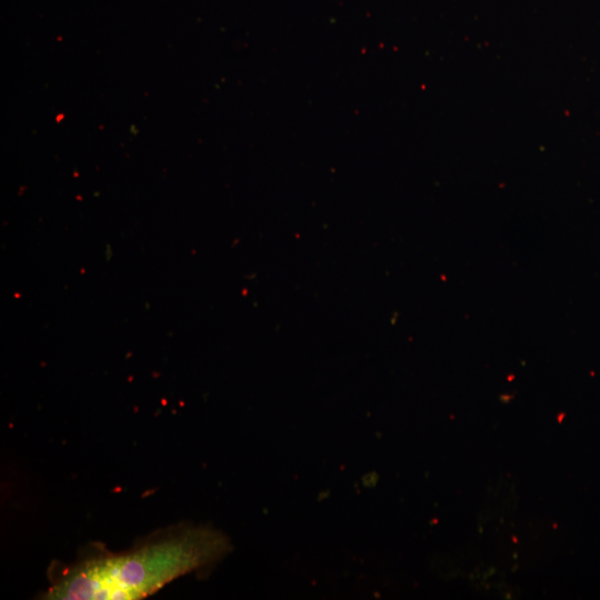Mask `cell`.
<instances>
[{
	"instance_id": "cell-1",
	"label": "cell",
	"mask_w": 600,
	"mask_h": 600,
	"mask_svg": "<svg viewBox=\"0 0 600 600\" xmlns=\"http://www.w3.org/2000/svg\"><path fill=\"white\" fill-rule=\"evenodd\" d=\"M230 547L224 533L196 524L161 529L117 553L92 544L73 562L51 567L42 598L141 599L179 577L217 562Z\"/></svg>"
}]
</instances>
